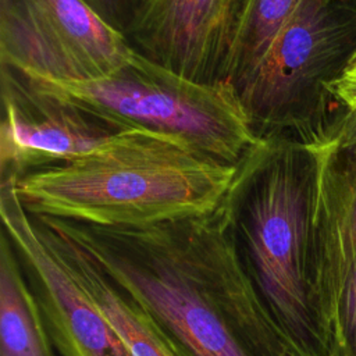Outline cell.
I'll return each mask as SVG.
<instances>
[{"label": "cell", "instance_id": "16", "mask_svg": "<svg viewBox=\"0 0 356 356\" xmlns=\"http://www.w3.org/2000/svg\"><path fill=\"white\" fill-rule=\"evenodd\" d=\"M106 21L113 26L121 29L129 19V4L128 0H86Z\"/></svg>", "mask_w": 356, "mask_h": 356}, {"label": "cell", "instance_id": "13", "mask_svg": "<svg viewBox=\"0 0 356 356\" xmlns=\"http://www.w3.org/2000/svg\"><path fill=\"white\" fill-rule=\"evenodd\" d=\"M299 0H246L225 64L222 82L235 93L256 68Z\"/></svg>", "mask_w": 356, "mask_h": 356}, {"label": "cell", "instance_id": "2", "mask_svg": "<svg viewBox=\"0 0 356 356\" xmlns=\"http://www.w3.org/2000/svg\"><path fill=\"white\" fill-rule=\"evenodd\" d=\"M234 174L174 139L128 129L85 156L13 175L33 216L140 227L213 213Z\"/></svg>", "mask_w": 356, "mask_h": 356}, {"label": "cell", "instance_id": "11", "mask_svg": "<svg viewBox=\"0 0 356 356\" xmlns=\"http://www.w3.org/2000/svg\"><path fill=\"white\" fill-rule=\"evenodd\" d=\"M32 218L65 268L125 343L131 356H182L153 317L74 242L46 225L36 216H32Z\"/></svg>", "mask_w": 356, "mask_h": 356}, {"label": "cell", "instance_id": "7", "mask_svg": "<svg viewBox=\"0 0 356 356\" xmlns=\"http://www.w3.org/2000/svg\"><path fill=\"white\" fill-rule=\"evenodd\" d=\"M1 231L10 238L61 356H131L95 302L40 234L15 191L13 174H1Z\"/></svg>", "mask_w": 356, "mask_h": 356}, {"label": "cell", "instance_id": "14", "mask_svg": "<svg viewBox=\"0 0 356 356\" xmlns=\"http://www.w3.org/2000/svg\"><path fill=\"white\" fill-rule=\"evenodd\" d=\"M331 356H356V257L335 305Z\"/></svg>", "mask_w": 356, "mask_h": 356}, {"label": "cell", "instance_id": "1", "mask_svg": "<svg viewBox=\"0 0 356 356\" xmlns=\"http://www.w3.org/2000/svg\"><path fill=\"white\" fill-rule=\"evenodd\" d=\"M36 217L129 293L182 356L300 353L250 278L222 203L204 216L140 227Z\"/></svg>", "mask_w": 356, "mask_h": 356}, {"label": "cell", "instance_id": "17", "mask_svg": "<svg viewBox=\"0 0 356 356\" xmlns=\"http://www.w3.org/2000/svg\"><path fill=\"white\" fill-rule=\"evenodd\" d=\"M142 0H128V3H129V15H131V11L140 3Z\"/></svg>", "mask_w": 356, "mask_h": 356}, {"label": "cell", "instance_id": "3", "mask_svg": "<svg viewBox=\"0 0 356 356\" xmlns=\"http://www.w3.org/2000/svg\"><path fill=\"white\" fill-rule=\"evenodd\" d=\"M317 161L310 146L257 139L222 200L246 270L275 323L305 356H330L314 296Z\"/></svg>", "mask_w": 356, "mask_h": 356}, {"label": "cell", "instance_id": "8", "mask_svg": "<svg viewBox=\"0 0 356 356\" xmlns=\"http://www.w3.org/2000/svg\"><path fill=\"white\" fill-rule=\"evenodd\" d=\"M1 174L21 175L85 156L128 131L7 65H1Z\"/></svg>", "mask_w": 356, "mask_h": 356}, {"label": "cell", "instance_id": "6", "mask_svg": "<svg viewBox=\"0 0 356 356\" xmlns=\"http://www.w3.org/2000/svg\"><path fill=\"white\" fill-rule=\"evenodd\" d=\"M134 50L86 0H1V65L25 75L92 81L121 68Z\"/></svg>", "mask_w": 356, "mask_h": 356}, {"label": "cell", "instance_id": "19", "mask_svg": "<svg viewBox=\"0 0 356 356\" xmlns=\"http://www.w3.org/2000/svg\"><path fill=\"white\" fill-rule=\"evenodd\" d=\"M128 4H129V3H128Z\"/></svg>", "mask_w": 356, "mask_h": 356}, {"label": "cell", "instance_id": "5", "mask_svg": "<svg viewBox=\"0 0 356 356\" xmlns=\"http://www.w3.org/2000/svg\"><path fill=\"white\" fill-rule=\"evenodd\" d=\"M356 51V0H299L236 90L256 136L310 145L343 110L330 85Z\"/></svg>", "mask_w": 356, "mask_h": 356}, {"label": "cell", "instance_id": "4", "mask_svg": "<svg viewBox=\"0 0 356 356\" xmlns=\"http://www.w3.org/2000/svg\"><path fill=\"white\" fill-rule=\"evenodd\" d=\"M25 76L121 128L174 139L227 165H236L257 140L229 85L195 82L136 50L121 68L92 81Z\"/></svg>", "mask_w": 356, "mask_h": 356}, {"label": "cell", "instance_id": "10", "mask_svg": "<svg viewBox=\"0 0 356 356\" xmlns=\"http://www.w3.org/2000/svg\"><path fill=\"white\" fill-rule=\"evenodd\" d=\"M246 0H142L124 33L145 57L200 83H220Z\"/></svg>", "mask_w": 356, "mask_h": 356}, {"label": "cell", "instance_id": "9", "mask_svg": "<svg viewBox=\"0 0 356 356\" xmlns=\"http://www.w3.org/2000/svg\"><path fill=\"white\" fill-rule=\"evenodd\" d=\"M307 146L317 161L313 220L314 296L332 353L335 305L356 257V110L341 113Z\"/></svg>", "mask_w": 356, "mask_h": 356}, {"label": "cell", "instance_id": "15", "mask_svg": "<svg viewBox=\"0 0 356 356\" xmlns=\"http://www.w3.org/2000/svg\"><path fill=\"white\" fill-rule=\"evenodd\" d=\"M330 93L343 110H356V51L330 85Z\"/></svg>", "mask_w": 356, "mask_h": 356}, {"label": "cell", "instance_id": "18", "mask_svg": "<svg viewBox=\"0 0 356 356\" xmlns=\"http://www.w3.org/2000/svg\"><path fill=\"white\" fill-rule=\"evenodd\" d=\"M296 356H305V355H302V353H298V355H296Z\"/></svg>", "mask_w": 356, "mask_h": 356}, {"label": "cell", "instance_id": "12", "mask_svg": "<svg viewBox=\"0 0 356 356\" xmlns=\"http://www.w3.org/2000/svg\"><path fill=\"white\" fill-rule=\"evenodd\" d=\"M0 356H56L43 312L4 231L0 239Z\"/></svg>", "mask_w": 356, "mask_h": 356}]
</instances>
